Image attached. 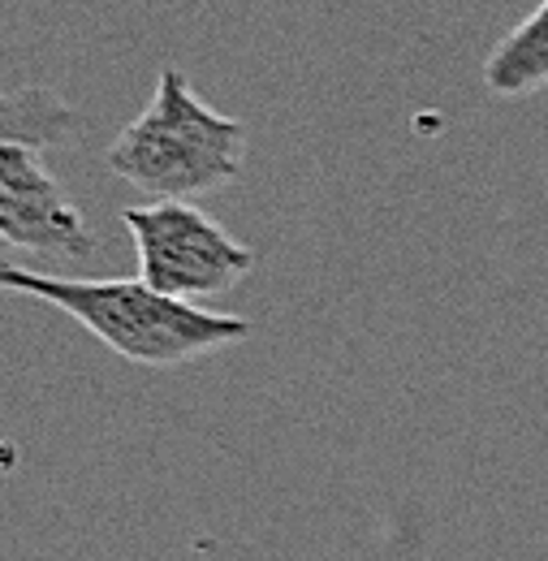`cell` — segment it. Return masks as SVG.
I'll list each match as a JSON object with an SVG mask.
<instances>
[{"label":"cell","mask_w":548,"mask_h":561,"mask_svg":"<svg viewBox=\"0 0 548 561\" xmlns=\"http://www.w3.org/2000/svg\"><path fill=\"white\" fill-rule=\"evenodd\" d=\"M0 242L61 260L95 251L87 216L31 147H0Z\"/></svg>","instance_id":"obj_4"},{"label":"cell","mask_w":548,"mask_h":561,"mask_svg":"<svg viewBox=\"0 0 548 561\" xmlns=\"http://www.w3.org/2000/svg\"><path fill=\"white\" fill-rule=\"evenodd\" d=\"M483 87L492 95H532L548 87V0L492 48L483 61Z\"/></svg>","instance_id":"obj_6"},{"label":"cell","mask_w":548,"mask_h":561,"mask_svg":"<svg viewBox=\"0 0 548 561\" xmlns=\"http://www.w3.org/2000/svg\"><path fill=\"white\" fill-rule=\"evenodd\" d=\"M4 251H9V247H4V242H0V273H4V268H9V260H4Z\"/></svg>","instance_id":"obj_7"},{"label":"cell","mask_w":548,"mask_h":561,"mask_svg":"<svg viewBox=\"0 0 548 561\" xmlns=\"http://www.w3.org/2000/svg\"><path fill=\"white\" fill-rule=\"evenodd\" d=\"M104 160L142 195L191 204L242 178L247 126L204 104L178 66H164L156 95L113 139Z\"/></svg>","instance_id":"obj_2"},{"label":"cell","mask_w":548,"mask_h":561,"mask_svg":"<svg viewBox=\"0 0 548 561\" xmlns=\"http://www.w3.org/2000/svg\"><path fill=\"white\" fill-rule=\"evenodd\" d=\"M135 238L138 277L173 298H212L255 273V251L225 233L195 204L156 199L122 211Z\"/></svg>","instance_id":"obj_3"},{"label":"cell","mask_w":548,"mask_h":561,"mask_svg":"<svg viewBox=\"0 0 548 561\" xmlns=\"http://www.w3.org/2000/svg\"><path fill=\"white\" fill-rule=\"evenodd\" d=\"M0 289L66 311L91 337H100L109 351L138 367H182L220 346H238L255 333V324L242 316L204 311L199 302L151 289L142 277L69 280L9 264L0 273Z\"/></svg>","instance_id":"obj_1"},{"label":"cell","mask_w":548,"mask_h":561,"mask_svg":"<svg viewBox=\"0 0 548 561\" xmlns=\"http://www.w3.org/2000/svg\"><path fill=\"white\" fill-rule=\"evenodd\" d=\"M78 135V108L53 87L0 91V147H61Z\"/></svg>","instance_id":"obj_5"}]
</instances>
